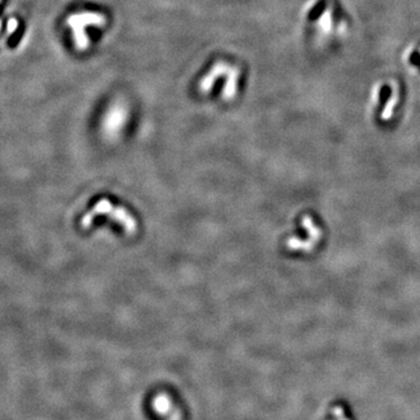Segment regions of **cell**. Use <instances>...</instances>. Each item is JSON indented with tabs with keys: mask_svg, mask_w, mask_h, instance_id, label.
<instances>
[{
	"mask_svg": "<svg viewBox=\"0 0 420 420\" xmlns=\"http://www.w3.org/2000/svg\"><path fill=\"white\" fill-rule=\"evenodd\" d=\"M98 217H108L112 222L117 224L126 234H133L136 231V220L132 214H130L124 206H118L108 201V198H102L80 218V228L84 230L90 229L92 223Z\"/></svg>",
	"mask_w": 420,
	"mask_h": 420,
	"instance_id": "6da1fadb",
	"label": "cell"
},
{
	"mask_svg": "<svg viewBox=\"0 0 420 420\" xmlns=\"http://www.w3.org/2000/svg\"><path fill=\"white\" fill-rule=\"evenodd\" d=\"M66 24L72 32L74 42L77 49L86 50L89 46V38L86 34L88 26L102 27L105 24V16L94 12H80L72 14L66 20Z\"/></svg>",
	"mask_w": 420,
	"mask_h": 420,
	"instance_id": "7a4b0ae2",
	"label": "cell"
},
{
	"mask_svg": "<svg viewBox=\"0 0 420 420\" xmlns=\"http://www.w3.org/2000/svg\"><path fill=\"white\" fill-rule=\"evenodd\" d=\"M302 226L304 229L307 230L308 234H310V240L312 242H314V243H316L318 242V240L321 238V229L318 226H315V223L312 220V218L310 216H304L302 218Z\"/></svg>",
	"mask_w": 420,
	"mask_h": 420,
	"instance_id": "3957f363",
	"label": "cell"
},
{
	"mask_svg": "<svg viewBox=\"0 0 420 420\" xmlns=\"http://www.w3.org/2000/svg\"><path fill=\"white\" fill-rule=\"evenodd\" d=\"M315 243L312 242L310 240H299V238H290V240H287V248H290V250H304V251H310L312 248H314Z\"/></svg>",
	"mask_w": 420,
	"mask_h": 420,
	"instance_id": "277c9868",
	"label": "cell"
},
{
	"mask_svg": "<svg viewBox=\"0 0 420 420\" xmlns=\"http://www.w3.org/2000/svg\"><path fill=\"white\" fill-rule=\"evenodd\" d=\"M330 412H332V414L335 416L336 420H349L346 416L344 410H343L342 406H340V405L332 406V410H330Z\"/></svg>",
	"mask_w": 420,
	"mask_h": 420,
	"instance_id": "5b68a950",
	"label": "cell"
}]
</instances>
